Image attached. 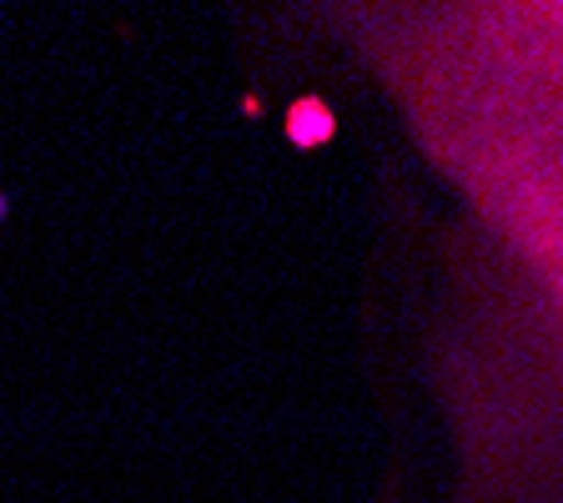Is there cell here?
Segmentation results:
<instances>
[{
  "label": "cell",
  "mask_w": 563,
  "mask_h": 503,
  "mask_svg": "<svg viewBox=\"0 0 563 503\" xmlns=\"http://www.w3.org/2000/svg\"><path fill=\"white\" fill-rule=\"evenodd\" d=\"M292 136L302 141V146H312V141H322V136H332V117L322 111L317 101H302L292 111Z\"/></svg>",
  "instance_id": "1"
},
{
  "label": "cell",
  "mask_w": 563,
  "mask_h": 503,
  "mask_svg": "<svg viewBox=\"0 0 563 503\" xmlns=\"http://www.w3.org/2000/svg\"><path fill=\"white\" fill-rule=\"evenodd\" d=\"M0 207H5V201H0Z\"/></svg>",
  "instance_id": "2"
}]
</instances>
